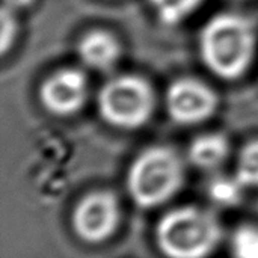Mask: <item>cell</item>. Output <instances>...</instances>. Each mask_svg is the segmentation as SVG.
I'll use <instances>...</instances> for the list:
<instances>
[{"label": "cell", "instance_id": "obj_1", "mask_svg": "<svg viewBox=\"0 0 258 258\" xmlns=\"http://www.w3.org/2000/svg\"><path fill=\"white\" fill-rule=\"evenodd\" d=\"M200 51L213 74L227 80L240 77L255 51L252 24L237 14L215 15L201 30Z\"/></svg>", "mask_w": 258, "mask_h": 258}, {"label": "cell", "instance_id": "obj_2", "mask_svg": "<svg viewBox=\"0 0 258 258\" xmlns=\"http://www.w3.org/2000/svg\"><path fill=\"white\" fill-rule=\"evenodd\" d=\"M221 237L222 228L215 215L190 206L168 212L156 228L157 246L168 258H207Z\"/></svg>", "mask_w": 258, "mask_h": 258}, {"label": "cell", "instance_id": "obj_3", "mask_svg": "<svg viewBox=\"0 0 258 258\" xmlns=\"http://www.w3.org/2000/svg\"><path fill=\"white\" fill-rule=\"evenodd\" d=\"M184 180L180 157L166 147H153L141 153L132 163L127 175V189L132 200L145 209L171 200Z\"/></svg>", "mask_w": 258, "mask_h": 258}, {"label": "cell", "instance_id": "obj_4", "mask_svg": "<svg viewBox=\"0 0 258 258\" xmlns=\"http://www.w3.org/2000/svg\"><path fill=\"white\" fill-rule=\"evenodd\" d=\"M98 110L103 119L116 128H139L154 110L153 89L136 76L113 77L98 94Z\"/></svg>", "mask_w": 258, "mask_h": 258}, {"label": "cell", "instance_id": "obj_5", "mask_svg": "<svg viewBox=\"0 0 258 258\" xmlns=\"http://www.w3.org/2000/svg\"><path fill=\"white\" fill-rule=\"evenodd\" d=\"M119 216V206L112 194L94 192L74 209L73 228L85 242L98 243L115 233Z\"/></svg>", "mask_w": 258, "mask_h": 258}, {"label": "cell", "instance_id": "obj_6", "mask_svg": "<svg viewBox=\"0 0 258 258\" xmlns=\"http://www.w3.org/2000/svg\"><path fill=\"white\" fill-rule=\"evenodd\" d=\"M166 107L178 124H198L212 116L218 107L215 92L200 80H175L166 92Z\"/></svg>", "mask_w": 258, "mask_h": 258}, {"label": "cell", "instance_id": "obj_7", "mask_svg": "<svg viewBox=\"0 0 258 258\" xmlns=\"http://www.w3.org/2000/svg\"><path fill=\"white\" fill-rule=\"evenodd\" d=\"M86 97V77L82 71L74 68H63L53 73L39 89L42 106L57 116H70L80 110Z\"/></svg>", "mask_w": 258, "mask_h": 258}, {"label": "cell", "instance_id": "obj_8", "mask_svg": "<svg viewBox=\"0 0 258 258\" xmlns=\"http://www.w3.org/2000/svg\"><path fill=\"white\" fill-rule=\"evenodd\" d=\"M80 60L95 71H106L116 65L121 45L118 39L103 30H94L85 35L77 47Z\"/></svg>", "mask_w": 258, "mask_h": 258}, {"label": "cell", "instance_id": "obj_9", "mask_svg": "<svg viewBox=\"0 0 258 258\" xmlns=\"http://www.w3.org/2000/svg\"><path fill=\"white\" fill-rule=\"evenodd\" d=\"M230 145L222 135H201L189 145V160L200 169H213L225 162Z\"/></svg>", "mask_w": 258, "mask_h": 258}, {"label": "cell", "instance_id": "obj_10", "mask_svg": "<svg viewBox=\"0 0 258 258\" xmlns=\"http://www.w3.org/2000/svg\"><path fill=\"white\" fill-rule=\"evenodd\" d=\"M245 186L236 177L230 175H216L207 184L209 198L219 207H233L242 201Z\"/></svg>", "mask_w": 258, "mask_h": 258}, {"label": "cell", "instance_id": "obj_11", "mask_svg": "<svg viewBox=\"0 0 258 258\" xmlns=\"http://www.w3.org/2000/svg\"><path fill=\"white\" fill-rule=\"evenodd\" d=\"M159 20L165 24H178L192 15L203 0H148Z\"/></svg>", "mask_w": 258, "mask_h": 258}, {"label": "cell", "instance_id": "obj_12", "mask_svg": "<svg viewBox=\"0 0 258 258\" xmlns=\"http://www.w3.org/2000/svg\"><path fill=\"white\" fill-rule=\"evenodd\" d=\"M236 177L245 187H258V141L246 144L239 153Z\"/></svg>", "mask_w": 258, "mask_h": 258}, {"label": "cell", "instance_id": "obj_13", "mask_svg": "<svg viewBox=\"0 0 258 258\" xmlns=\"http://www.w3.org/2000/svg\"><path fill=\"white\" fill-rule=\"evenodd\" d=\"M231 254L234 258H258V227L242 225L234 231Z\"/></svg>", "mask_w": 258, "mask_h": 258}, {"label": "cell", "instance_id": "obj_14", "mask_svg": "<svg viewBox=\"0 0 258 258\" xmlns=\"http://www.w3.org/2000/svg\"><path fill=\"white\" fill-rule=\"evenodd\" d=\"M15 33H17V26L12 17V11L8 8H3L2 11V50L3 53L11 47L15 38Z\"/></svg>", "mask_w": 258, "mask_h": 258}, {"label": "cell", "instance_id": "obj_15", "mask_svg": "<svg viewBox=\"0 0 258 258\" xmlns=\"http://www.w3.org/2000/svg\"><path fill=\"white\" fill-rule=\"evenodd\" d=\"M3 2H5V8L14 11V9H20V8L29 6L33 0H3Z\"/></svg>", "mask_w": 258, "mask_h": 258}]
</instances>
